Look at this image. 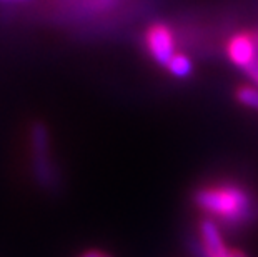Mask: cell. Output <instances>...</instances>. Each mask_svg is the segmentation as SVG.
Returning <instances> with one entry per match:
<instances>
[{"instance_id":"12","label":"cell","mask_w":258,"mask_h":257,"mask_svg":"<svg viewBox=\"0 0 258 257\" xmlns=\"http://www.w3.org/2000/svg\"><path fill=\"white\" fill-rule=\"evenodd\" d=\"M223 257H232V255H230V252H228L227 255H223Z\"/></svg>"},{"instance_id":"1","label":"cell","mask_w":258,"mask_h":257,"mask_svg":"<svg viewBox=\"0 0 258 257\" xmlns=\"http://www.w3.org/2000/svg\"><path fill=\"white\" fill-rule=\"evenodd\" d=\"M194 204L205 217L228 227H238L255 214L253 197L237 182L202 185L194 192Z\"/></svg>"},{"instance_id":"2","label":"cell","mask_w":258,"mask_h":257,"mask_svg":"<svg viewBox=\"0 0 258 257\" xmlns=\"http://www.w3.org/2000/svg\"><path fill=\"white\" fill-rule=\"evenodd\" d=\"M29 149L32 174L37 184L45 190H57L60 187V174L52 154L50 132L43 122H34L30 125Z\"/></svg>"},{"instance_id":"10","label":"cell","mask_w":258,"mask_h":257,"mask_svg":"<svg viewBox=\"0 0 258 257\" xmlns=\"http://www.w3.org/2000/svg\"><path fill=\"white\" fill-rule=\"evenodd\" d=\"M25 0H0V4H22Z\"/></svg>"},{"instance_id":"8","label":"cell","mask_w":258,"mask_h":257,"mask_svg":"<svg viewBox=\"0 0 258 257\" xmlns=\"http://www.w3.org/2000/svg\"><path fill=\"white\" fill-rule=\"evenodd\" d=\"M245 72L248 74V77L251 79V82H253V84H256V87H258V60H256L253 65H250V67L246 69Z\"/></svg>"},{"instance_id":"5","label":"cell","mask_w":258,"mask_h":257,"mask_svg":"<svg viewBox=\"0 0 258 257\" xmlns=\"http://www.w3.org/2000/svg\"><path fill=\"white\" fill-rule=\"evenodd\" d=\"M199 240L207 257H223L230 252L220 226L210 217H203L199 221Z\"/></svg>"},{"instance_id":"13","label":"cell","mask_w":258,"mask_h":257,"mask_svg":"<svg viewBox=\"0 0 258 257\" xmlns=\"http://www.w3.org/2000/svg\"><path fill=\"white\" fill-rule=\"evenodd\" d=\"M107 257H112V255H108V254H107Z\"/></svg>"},{"instance_id":"3","label":"cell","mask_w":258,"mask_h":257,"mask_svg":"<svg viewBox=\"0 0 258 257\" xmlns=\"http://www.w3.org/2000/svg\"><path fill=\"white\" fill-rule=\"evenodd\" d=\"M145 48L160 67H165L175 56V34L172 27L162 22L152 24L145 32Z\"/></svg>"},{"instance_id":"11","label":"cell","mask_w":258,"mask_h":257,"mask_svg":"<svg viewBox=\"0 0 258 257\" xmlns=\"http://www.w3.org/2000/svg\"><path fill=\"white\" fill-rule=\"evenodd\" d=\"M98 2H103V4H107V2H112V0H98Z\"/></svg>"},{"instance_id":"6","label":"cell","mask_w":258,"mask_h":257,"mask_svg":"<svg viewBox=\"0 0 258 257\" xmlns=\"http://www.w3.org/2000/svg\"><path fill=\"white\" fill-rule=\"evenodd\" d=\"M167 70L173 75V77L186 79V77H190L191 72H194V62H191V59L186 56V54L175 52V56L170 59V62L167 65Z\"/></svg>"},{"instance_id":"4","label":"cell","mask_w":258,"mask_h":257,"mask_svg":"<svg viewBox=\"0 0 258 257\" xmlns=\"http://www.w3.org/2000/svg\"><path fill=\"white\" fill-rule=\"evenodd\" d=\"M227 56L238 69L246 70L258 60V35L240 32L227 43Z\"/></svg>"},{"instance_id":"7","label":"cell","mask_w":258,"mask_h":257,"mask_svg":"<svg viewBox=\"0 0 258 257\" xmlns=\"http://www.w3.org/2000/svg\"><path fill=\"white\" fill-rule=\"evenodd\" d=\"M235 97H237V100L241 104V106L258 111V87L240 85L238 89L235 90Z\"/></svg>"},{"instance_id":"9","label":"cell","mask_w":258,"mask_h":257,"mask_svg":"<svg viewBox=\"0 0 258 257\" xmlns=\"http://www.w3.org/2000/svg\"><path fill=\"white\" fill-rule=\"evenodd\" d=\"M79 257H107V254L100 249H87Z\"/></svg>"}]
</instances>
